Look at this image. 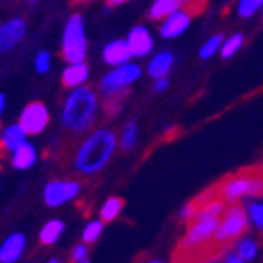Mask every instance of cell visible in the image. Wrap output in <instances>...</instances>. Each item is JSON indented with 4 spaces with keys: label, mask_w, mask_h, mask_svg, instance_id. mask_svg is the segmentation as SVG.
<instances>
[{
    "label": "cell",
    "mask_w": 263,
    "mask_h": 263,
    "mask_svg": "<svg viewBox=\"0 0 263 263\" xmlns=\"http://www.w3.org/2000/svg\"><path fill=\"white\" fill-rule=\"evenodd\" d=\"M101 101L99 93L91 86L71 88L66 95L61 110V123L71 134H86L95 124Z\"/></svg>",
    "instance_id": "6da1fadb"
},
{
    "label": "cell",
    "mask_w": 263,
    "mask_h": 263,
    "mask_svg": "<svg viewBox=\"0 0 263 263\" xmlns=\"http://www.w3.org/2000/svg\"><path fill=\"white\" fill-rule=\"evenodd\" d=\"M119 144V137L110 128H97L79 144L73 164L82 176H93L108 164Z\"/></svg>",
    "instance_id": "7a4b0ae2"
},
{
    "label": "cell",
    "mask_w": 263,
    "mask_h": 263,
    "mask_svg": "<svg viewBox=\"0 0 263 263\" xmlns=\"http://www.w3.org/2000/svg\"><path fill=\"white\" fill-rule=\"evenodd\" d=\"M61 55L66 62H82L88 55V37L86 26L81 13H73L68 16V21L62 29Z\"/></svg>",
    "instance_id": "3957f363"
},
{
    "label": "cell",
    "mask_w": 263,
    "mask_h": 263,
    "mask_svg": "<svg viewBox=\"0 0 263 263\" xmlns=\"http://www.w3.org/2000/svg\"><path fill=\"white\" fill-rule=\"evenodd\" d=\"M141 75H143V68L137 62H126V64L114 66L108 73H104V77H101L99 91L108 99L119 97V95L126 93V90L134 82L139 81Z\"/></svg>",
    "instance_id": "277c9868"
},
{
    "label": "cell",
    "mask_w": 263,
    "mask_h": 263,
    "mask_svg": "<svg viewBox=\"0 0 263 263\" xmlns=\"http://www.w3.org/2000/svg\"><path fill=\"white\" fill-rule=\"evenodd\" d=\"M247 229H249V219H247L245 206H241L239 203L234 201L221 214L219 225L216 229V234H214V241L216 243L236 241V239L245 234Z\"/></svg>",
    "instance_id": "5b68a950"
},
{
    "label": "cell",
    "mask_w": 263,
    "mask_h": 263,
    "mask_svg": "<svg viewBox=\"0 0 263 263\" xmlns=\"http://www.w3.org/2000/svg\"><path fill=\"white\" fill-rule=\"evenodd\" d=\"M79 192H81V183L79 181L55 179L46 183L44 190H42V197H44V203L49 209H59V206L75 199L79 196Z\"/></svg>",
    "instance_id": "8992f818"
},
{
    "label": "cell",
    "mask_w": 263,
    "mask_h": 263,
    "mask_svg": "<svg viewBox=\"0 0 263 263\" xmlns=\"http://www.w3.org/2000/svg\"><path fill=\"white\" fill-rule=\"evenodd\" d=\"M218 225H219V218L203 219V221H192L189 227V230H186L185 238L181 239L179 249L185 252L201 249L205 243H209L210 239H214V234H216Z\"/></svg>",
    "instance_id": "52a82bcc"
},
{
    "label": "cell",
    "mask_w": 263,
    "mask_h": 263,
    "mask_svg": "<svg viewBox=\"0 0 263 263\" xmlns=\"http://www.w3.org/2000/svg\"><path fill=\"white\" fill-rule=\"evenodd\" d=\"M18 123L24 126V130L28 132V136H39L48 128L49 124V110L44 103H29L24 110L21 111Z\"/></svg>",
    "instance_id": "ba28073f"
},
{
    "label": "cell",
    "mask_w": 263,
    "mask_h": 263,
    "mask_svg": "<svg viewBox=\"0 0 263 263\" xmlns=\"http://www.w3.org/2000/svg\"><path fill=\"white\" fill-rule=\"evenodd\" d=\"M28 31V24L22 16H13L0 24V53H11L21 44Z\"/></svg>",
    "instance_id": "9c48e42d"
},
{
    "label": "cell",
    "mask_w": 263,
    "mask_h": 263,
    "mask_svg": "<svg viewBox=\"0 0 263 263\" xmlns=\"http://www.w3.org/2000/svg\"><path fill=\"white\" fill-rule=\"evenodd\" d=\"M190 24H192V13L186 8H183L179 11L168 15L161 22L159 35L163 39H177L190 28Z\"/></svg>",
    "instance_id": "30bf717a"
},
{
    "label": "cell",
    "mask_w": 263,
    "mask_h": 263,
    "mask_svg": "<svg viewBox=\"0 0 263 263\" xmlns=\"http://www.w3.org/2000/svg\"><path fill=\"white\" fill-rule=\"evenodd\" d=\"M251 174H241V176H234L227 179L225 183L218 186V194L223 201L227 203H234L241 197L249 196V190H251Z\"/></svg>",
    "instance_id": "8fae6325"
},
{
    "label": "cell",
    "mask_w": 263,
    "mask_h": 263,
    "mask_svg": "<svg viewBox=\"0 0 263 263\" xmlns=\"http://www.w3.org/2000/svg\"><path fill=\"white\" fill-rule=\"evenodd\" d=\"M134 59H143L154 51V37L146 26H134L126 37Z\"/></svg>",
    "instance_id": "7c38bea8"
},
{
    "label": "cell",
    "mask_w": 263,
    "mask_h": 263,
    "mask_svg": "<svg viewBox=\"0 0 263 263\" xmlns=\"http://www.w3.org/2000/svg\"><path fill=\"white\" fill-rule=\"evenodd\" d=\"M101 57H103L104 64L114 68V66H121V64L130 62L132 59H134V55H132L126 39H124V41L123 39H115V41H110L104 46Z\"/></svg>",
    "instance_id": "4fadbf2b"
},
{
    "label": "cell",
    "mask_w": 263,
    "mask_h": 263,
    "mask_svg": "<svg viewBox=\"0 0 263 263\" xmlns=\"http://www.w3.org/2000/svg\"><path fill=\"white\" fill-rule=\"evenodd\" d=\"M88 79H90V66L86 64V61L68 62L61 73L62 84H64V88H68V90L84 86L88 82Z\"/></svg>",
    "instance_id": "5bb4252c"
},
{
    "label": "cell",
    "mask_w": 263,
    "mask_h": 263,
    "mask_svg": "<svg viewBox=\"0 0 263 263\" xmlns=\"http://www.w3.org/2000/svg\"><path fill=\"white\" fill-rule=\"evenodd\" d=\"M26 251V236L22 232H13L0 245V263H16Z\"/></svg>",
    "instance_id": "9a60e30c"
},
{
    "label": "cell",
    "mask_w": 263,
    "mask_h": 263,
    "mask_svg": "<svg viewBox=\"0 0 263 263\" xmlns=\"http://www.w3.org/2000/svg\"><path fill=\"white\" fill-rule=\"evenodd\" d=\"M39 159V154H37V148L35 144L26 141L22 143L18 148H15L11 152V166L15 170H29L35 166Z\"/></svg>",
    "instance_id": "2e32d148"
},
{
    "label": "cell",
    "mask_w": 263,
    "mask_h": 263,
    "mask_svg": "<svg viewBox=\"0 0 263 263\" xmlns=\"http://www.w3.org/2000/svg\"><path fill=\"white\" fill-rule=\"evenodd\" d=\"M189 0H154L150 9H148V18L150 21H164L168 15L186 8Z\"/></svg>",
    "instance_id": "e0dca14e"
},
{
    "label": "cell",
    "mask_w": 263,
    "mask_h": 263,
    "mask_svg": "<svg viewBox=\"0 0 263 263\" xmlns=\"http://www.w3.org/2000/svg\"><path fill=\"white\" fill-rule=\"evenodd\" d=\"M26 141H28V132L24 130V126L21 123L9 124L0 134V146L8 150V152H13L15 148H18Z\"/></svg>",
    "instance_id": "ac0fdd59"
},
{
    "label": "cell",
    "mask_w": 263,
    "mask_h": 263,
    "mask_svg": "<svg viewBox=\"0 0 263 263\" xmlns=\"http://www.w3.org/2000/svg\"><path fill=\"white\" fill-rule=\"evenodd\" d=\"M174 66V53L172 51H159L156 53L150 62L146 66V73L156 81V79H161V77H166L170 73Z\"/></svg>",
    "instance_id": "d6986e66"
},
{
    "label": "cell",
    "mask_w": 263,
    "mask_h": 263,
    "mask_svg": "<svg viewBox=\"0 0 263 263\" xmlns=\"http://www.w3.org/2000/svg\"><path fill=\"white\" fill-rule=\"evenodd\" d=\"M62 232H64V221L62 219H49L42 227L39 238H41L42 245H55L59 241V238L62 236Z\"/></svg>",
    "instance_id": "ffe728a7"
},
{
    "label": "cell",
    "mask_w": 263,
    "mask_h": 263,
    "mask_svg": "<svg viewBox=\"0 0 263 263\" xmlns=\"http://www.w3.org/2000/svg\"><path fill=\"white\" fill-rule=\"evenodd\" d=\"M123 209H124V201L121 197H108L106 201L103 203V206H101V219L104 223L114 221L123 212Z\"/></svg>",
    "instance_id": "44dd1931"
},
{
    "label": "cell",
    "mask_w": 263,
    "mask_h": 263,
    "mask_svg": "<svg viewBox=\"0 0 263 263\" xmlns=\"http://www.w3.org/2000/svg\"><path fill=\"white\" fill-rule=\"evenodd\" d=\"M136 141H137V123L136 121H128L119 136V146L123 148L124 152H130L132 148L136 146Z\"/></svg>",
    "instance_id": "7402d4cb"
},
{
    "label": "cell",
    "mask_w": 263,
    "mask_h": 263,
    "mask_svg": "<svg viewBox=\"0 0 263 263\" xmlns=\"http://www.w3.org/2000/svg\"><path fill=\"white\" fill-rule=\"evenodd\" d=\"M245 42V37H243L241 33H234V35H230L223 41L221 49H219V53H221L223 59H230L232 55H236L239 51V48L243 46Z\"/></svg>",
    "instance_id": "603a6c76"
},
{
    "label": "cell",
    "mask_w": 263,
    "mask_h": 263,
    "mask_svg": "<svg viewBox=\"0 0 263 263\" xmlns=\"http://www.w3.org/2000/svg\"><path fill=\"white\" fill-rule=\"evenodd\" d=\"M223 41H225V37H223L221 33H218V35H212V37H210L209 41L201 46V49H199V57H201L203 61H209V59H212L214 55L218 53V49H221Z\"/></svg>",
    "instance_id": "cb8c5ba5"
},
{
    "label": "cell",
    "mask_w": 263,
    "mask_h": 263,
    "mask_svg": "<svg viewBox=\"0 0 263 263\" xmlns=\"http://www.w3.org/2000/svg\"><path fill=\"white\" fill-rule=\"evenodd\" d=\"M51 64H53V57H51V53H49L48 49L39 51V53L35 55V59H33V66H35V71H37L39 75L49 73Z\"/></svg>",
    "instance_id": "d4e9b609"
},
{
    "label": "cell",
    "mask_w": 263,
    "mask_h": 263,
    "mask_svg": "<svg viewBox=\"0 0 263 263\" xmlns=\"http://www.w3.org/2000/svg\"><path fill=\"white\" fill-rule=\"evenodd\" d=\"M103 229H104V221L103 219H93L86 225V229L82 230V241L86 243H93L101 238L103 234Z\"/></svg>",
    "instance_id": "484cf974"
},
{
    "label": "cell",
    "mask_w": 263,
    "mask_h": 263,
    "mask_svg": "<svg viewBox=\"0 0 263 263\" xmlns=\"http://www.w3.org/2000/svg\"><path fill=\"white\" fill-rule=\"evenodd\" d=\"M263 8V0H239L238 15L241 18H252Z\"/></svg>",
    "instance_id": "4316f807"
},
{
    "label": "cell",
    "mask_w": 263,
    "mask_h": 263,
    "mask_svg": "<svg viewBox=\"0 0 263 263\" xmlns=\"http://www.w3.org/2000/svg\"><path fill=\"white\" fill-rule=\"evenodd\" d=\"M238 254L241 256L245 261H252V259L258 256V243L251 238L243 239V241L238 245Z\"/></svg>",
    "instance_id": "83f0119b"
},
{
    "label": "cell",
    "mask_w": 263,
    "mask_h": 263,
    "mask_svg": "<svg viewBox=\"0 0 263 263\" xmlns=\"http://www.w3.org/2000/svg\"><path fill=\"white\" fill-rule=\"evenodd\" d=\"M249 214H251V219L259 230H263V203H249L247 206Z\"/></svg>",
    "instance_id": "f1b7e54d"
},
{
    "label": "cell",
    "mask_w": 263,
    "mask_h": 263,
    "mask_svg": "<svg viewBox=\"0 0 263 263\" xmlns=\"http://www.w3.org/2000/svg\"><path fill=\"white\" fill-rule=\"evenodd\" d=\"M84 259H88V243L86 241L75 245L73 251H71V261L73 263H81V261H84Z\"/></svg>",
    "instance_id": "f546056e"
},
{
    "label": "cell",
    "mask_w": 263,
    "mask_h": 263,
    "mask_svg": "<svg viewBox=\"0 0 263 263\" xmlns=\"http://www.w3.org/2000/svg\"><path fill=\"white\" fill-rule=\"evenodd\" d=\"M205 4H206V0H189L186 9H189L192 15H197V13H201L203 9H205Z\"/></svg>",
    "instance_id": "4dcf8cb0"
},
{
    "label": "cell",
    "mask_w": 263,
    "mask_h": 263,
    "mask_svg": "<svg viewBox=\"0 0 263 263\" xmlns=\"http://www.w3.org/2000/svg\"><path fill=\"white\" fill-rule=\"evenodd\" d=\"M170 86V81L166 77H161V79H156V82H154V91L156 93H163V91H166Z\"/></svg>",
    "instance_id": "1f68e13d"
},
{
    "label": "cell",
    "mask_w": 263,
    "mask_h": 263,
    "mask_svg": "<svg viewBox=\"0 0 263 263\" xmlns=\"http://www.w3.org/2000/svg\"><path fill=\"white\" fill-rule=\"evenodd\" d=\"M6 103H8V101H6V95L2 93V91H0V115L4 114V110H6Z\"/></svg>",
    "instance_id": "d6a6232c"
},
{
    "label": "cell",
    "mask_w": 263,
    "mask_h": 263,
    "mask_svg": "<svg viewBox=\"0 0 263 263\" xmlns=\"http://www.w3.org/2000/svg\"><path fill=\"white\" fill-rule=\"evenodd\" d=\"M124 2H128V0H106V4L110 6V8H115V6H121V4H124Z\"/></svg>",
    "instance_id": "836d02e7"
},
{
    "label": "cell",
    "mask_w": 263,
    "mask_h": 263,
    "mask_svg": "<svg viewBox=\"0 0 263 263\" xmlns=\"http://www.w3.org/2000/svg\"><path fill=\"white\" fill-rule=\"evenodd\" d=\"M24 4L28 6V8H35V6L39 4V0H24Z\"/></svg>",
    "instance_id": "e575fe53"
},
{
    "label": "cell",
    "mask_w": 263,
    "mask_h": 263,
    "mask_svg": "<svg viewBox=\"0 0 263 263\" xmlns=\"http://www.w3.org/2000/svg\"><path fill=\"white\" fill-rule=\"evenodd\" d=\"M46 263H61V259H59V258H53V259H49V261H46Z\"/></svg>",
    "instance_id": "d590c367"
},
{
    "label": "cell",
    "mask_w": 263,
    "mask_h": 263,
    "mask_svg": "<svg viewBox=\"0 0 263 263\" xmlns=\"http://www.w3.org/2000/svg\"><path fill=\"white\" fill-rule=\"evenodd\" d=\"M148 263H163L161 259H152V261H148Z\"/></svg>",
    "instance_id": "8d00e7d4"
},
{
    "label": "cell",
    "mask_w": 263,
    "mask_h": 263,
    "mask_svg": "<svg viewBox=\"0 0 263 263\" xmlns=\"http://www.w3.org/2000/svg\"><path fill=\"white\" fill-rule=\"evenodd\" d=\"M75 2H90V0H75Z\"/></svg>",
    "instance_id": "74e56055"
},
{
    "label": "cell",
    "mask_w": 263,
    "mask_h": 263,
    "mask_svg": "<svg viewBox=\"0 0 263 263\" xmlns=\"http://www.w3.org/2000/svg\"><path fill=\"white\" fill-rule=\"evenodd\" d=\"M0 134H2V123H0Z\"/></svg>",
    "instance_id": "f35d334b"
},
{
    "label": "cell",
    "mask_w": 263,
    "mask_h": 263,
    "mask_svg": "<svg viewBox=\"0 0 263 263\" xmlns=\"http://www.w3.org/2000/svg\"><path fill=\"white\" fill-rule=\"evenodd\" d=\"M81 263H90V261H88V259H84V261H81Z\"/></svg>",
    "instance_id": "ab89813d"
},
{
    "label": "cell",
    "mask_w": 263,
    "mask_h": 263,
    "mask_svg": "<svg viewBox=\"0 0 263 263\" xmlns=\"http://www.w3.org/2000/svg\"><path fill=\"white\" fill-rule=\"evenodd\" d=\"M261 15H263V8H261Z\"/></svg>",
    "instance_id": "60d3db41"
},
{
    "label": "cell",
    "mask_w": 263,
    "mask_h": 263,
    "mask_svg": "<svg viewBox=\"0 0 263 263\" xmlns=\"http://www.w3.org/2000/svg\"><path fill=\"white\" fill-rule=\"evenodd\" d=\"M183 263H189V261H183Z\"/></svg>",
    "instance_id": "b9f144b4"
}]
</instances>
